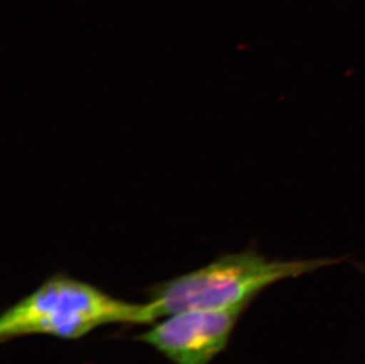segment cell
Returning <instances> with one entry per match:
<instances>
[{"instance_id": "1", "label": "cell", "mask_w": 365, "mask_h": 364, "mask_svg": "<svg viewBox=\"0 0 365 364\" xmlns=\"http://www.w3.org/2000/svg\"><path fill=\"white\" fill-rule=\"evenodd\" d=\"M341 259H269L253 250L221 256L194 271L154 286L147 303L154 322L174 313L197 309H226L253 302L269 286L297 278Z\"/></svg>"}, {"instance_id": "3", "label": "cell", "mask_w": 365, "mask_h": 364, "mask_svg": "<svg viewBox=\"0 0 365 364\" xmlns=\"http://www.w3.org/2000/svg\"><path fill=\"white\" fill-rule=\"evenodd\" d=\"M250 303L226 309L187 310L154 323L138 340L174 364H210L228 345Z\"/></svg>"}, {"instance_id": "2", "label": "cell", "mask_w": 365, "mask_h": 364, "mask_svg": "<svg viewBox=\"0 0 365 364\" xmlns=\"http://www.w3.org/2000/svg\"><path fill=\"white\" fill-rule=\"evenodd\" d=\"M148 304L124 302L89 283L53 275L0 318L1 342L31 335L77 340L110 324H154Z\"/></svg>"}]
</instances>
